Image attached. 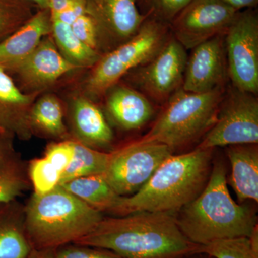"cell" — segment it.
I'll return each mask as SVG.
<instances>
[{
	"label": "cell",
	"instance_id": "17",
	"mask_svg": "<svg viewBox=\"0 0 258 258\" xmlns=\"http://www.w3.org/2000/svg\"><path fill=\"white\" fill-rule=\"evenodd\" d=\"M38 93H25L14 80L0 68V128L20 140L33 137L30 125V113Z\"/></svg>",
	"mask_w": 258,
	"mask_h": 258
},
{
	"label": "cell",
	"instance_id": "13",
	"mask_svg": "<svg viewBox=\"0 0 258 258\" xmlns=\"http://www.w3.org/2000/svg\"><path fill=\"white\" fill-rule=\"evenodd\" d=\"M60 53L51 35L9 74L25 93H38L52 87L66 74L78 70Z\"/></svg>",
	"mask_w": 258,
	"mask_h": 258
},
{
	"label": "cell",
	"instance_id": "22",
	"mask_svg": "<svg viewBox=\"0 0 258 258\" xmlns=\"http://www.w3.org/2000/svg\"><path fill=\"white\" fill-rule=\"evenodd\" d=\"M60 186L102 213H113L121 198L108 184L102 174L78 178Z\"/></svg>",
	"mask_w": 258,
	"mask_h": 258
},
{
	"label": "cell",
	"instance_id": "12",
	"mask_svg": "<svg viewBox=\"0 0 258 258\" xmlns=\"http://www.w3.org/2000/svg\"><path fill=\"white\" fill-rule=\"evenodd\" d=\"M86 13L96 26L101 55L130 40L148 18L136 0H86Z\"/></svg>",
	"mask_w": 258,
	"mask_h": 258
},
{
	"label": "cell",
	"instance_id": "15",
	"mask_svg": "<svg viewBox=\"0 0 258 258\" xmlns=\"http://www.w3.org/2000/svg\"><path fill=\"white\" fill-rule=\"evenodd\" d=\"M68 117L71 139L98 150L111 145L114 136L106 117L83 93L70 101Z\"/></svg>",
	"mask_w": 258,
	"mask_h": 258
},
{
	"label": "cell",
	"instance_id": "18",
	"mask_svg": "<svg viewBox=\"0 0 258 258\" xmlns=\"http://www.w3.org/2000/svg\"><path fill=\"white\" fill-rule=\"evenodd\" d=\"M105 95L108 116L123 130L142 128L154 114V109L151 102L144 93L133 88L116 83Z\"/></svg>",
	"mask_w": 258,
	"mask_h": 258
},
{
	"label": "cell",
	"instance_id": "29",
	"mask_svg": "<svg viewBox=\"0 0 258 258\" xmlns=\"http://www.w3.org/2000/svg\"><path fill=\"white\" fill-rule=\"evenodd\" d=\"M192 0H136L142 14L169 24Z\"/></svg>",
	"mask_w": 258,
	"mask_h": 258
},
{
	"label": "cell",
	"instance_id": "2",
	"mask_svg": "<svg viewBox=\"0 0 258 258\" xmlns=\"http://www.w3.org/2000/svg\"><path fill=\"white\" fill-rule=\"evenodd\" d=\"M180 230L198 245L222 239L249 237L257 227L255 210L234 201L222 161H213L208 183L193 201L176 213Z\"/></svg>",
	"mask_w": 258,
	"mask_h": 258
},
{
	"label": "cell",
	"instance_id": "27",
	"mask_svg": "<svg viewBox=\"0 0 258 258\" xmlns=\"http://www.w3.org/2000/svg\"><path fill=\"white\" fill-rule=\"evenodd\" d=\"M198 253L212 258H258V249L253 247L249 237L222 239L199 245Z\"/></svg>",
	"mask_w": 258,
	"mask_h": 258
},
{
	"label": "cell",
	"instance_id": "23",
	"mask_svg": "<svg viewBox=\"0 0 258 258\" xmlns=\"http://www.w3.org/2000/svg\"><path fill=\"white\" fill-rule=\"evenodd\" d=\"M51 20V36L64 58L79 69L93 68L101 57V54L79 40L71 25L58 20Z\"/></svg>",
	"mask_w": 258,
	"mask_h": 258
},
{
	"label": "cell",
	"instance_id": "6",
	"mask_svg": "<svg viewBox=\"0 0 258 258\" xmlns=\"http://www.w3.org/2000/svg\"><path fill=\"white\" fill-rule=\"evenodd\" d=\"M169 30V24L148 18L130 40L101 55L83 82V94L93 101L104 96L123 76L159 52Z\"/></svg>",
	"mask_w": 258,
	"mask_h": 258
},
{
	"label": "cell",
	"instance_id": "20",
	"mask_svg": "<svg viewBox=\"0 0 258 258\" xmlns=\"http://www.w3.org/2000/svg\"><path fill=\"white\" fill-rule=\"evenodd\" d=\"M24 220V206L18 200L0 204V258L28 257L32 248Z\"/></svg>",
	"mask_w": 258,
	"mask_h": 258
},
{
	"label": "cell",
	"instance_id": "8",
	"mask_svg": "<svg viewBox=\"0 0 258 258\" xmlns=\"http://www.w3.org/2000/svg\"><path fill=\"white\" fill-rule=\"evenodd\" d=\"M223 98L215 123L198 148L214 149L258 143V101L255 95L234 88Z\"/></svg>",
	"mask_w": 258,
	"mask_h": 258
},
{
	"label": "cell",
	"instance_id": "9",
	"mask_svg": "<svg viewBox=\"0 0 258 258\" xmlns=\"http://www.w3.org/2000/svg\"><path fill=\"white\" fill-rule=\"evenodd\" d=\"M225 49L228 74L234 88L258 91V15L254 8L237 12L227 29Z\"/></svg>",
	"mask_w": 258,
	"mask_h": 258
},
{
	"label": "cell",
	"instance_id": "31",
	"mask_svg": "<svg viewBox=\"0 0 258 258\" xmlns=\"http://www.w3.org/2000/svg\"><path fill=\"white\" fill-rule=\"evenodd\" d=\"M74 156V141L68 139L49 144L45 149L44 157L62 174L71 164Z\"/></svg>",
	"mask_w": 258,
	"mask_h": 258
},
{
	"label": "cell",
	"instance_id": "26",
	"mask_svg": "<svg viewBox=\"0 0 258 258\" xmlns=\"http://www.w3.org/2000/svg\"><path fill=\"white\" fill-rule=\"evenodd\" d=\"M37 10L28 0H0V42L23 26Z\"/></svg>",
	"mask_w": 258,
	"mask_h": 258
},
{
	"label": "cell",
	"instance_id": "19",
	"mask_svg": "<svg viewBox=\"0 0 258 258\" xmlns=\"http://www.w3.org/2000/svg\"><path fill=\"white\" fill-rule=\"evenodd\" d=\"M231 166L230 182L240 203L258 201L257 144L227 147Z\"/></svg>",
	"mask_w": 258,
	"mask_h": 258
},
{
	"label": "cell",
	"instance_id": "32",
	"mask_svg": "<svg viewBox=\"0 0 258 258\" xmlns=\"http://www.w3.org/2000/svg\"><path fill=\"white\" fill-rule=\"evenodd\" d=\"M55 254L57 258H123L108 249L76 244L56 249Z\"/></svg>",
	"mask_w": 258,
	"mask_h": 258
},
{
	"label": "cell",
	"instance_id": "30",
	"mask_svg": "<svg viewBox=\"0 0 258 258\" xmlns=\"http://www.w3.org/2000/svg\"><path fill=\"white\" fill-rule=\"evenodd\" d=\"M47 10L51 18L71 25L78 17L86 13V0H48Z\"/></svg>",
	"mask_w": 258,
	"mask_h": 258
},
{
	"label": "cell",
	"instance_id": "16",
	"mask_svg": "<svg viewBox=\"0 0 258 258\" xmlns=\"http://www.w3.org/2000/svg\"><path fill=\"white\" fill-rule=\"evenodd\" d=\"M50 11L38 9L16 31L0 42V68L10 74L36 49L42 39L51 35Z\"/></svg>",
	"mask_w": 258,
	"mask_h": 258
},
{
	"label": "cell",
	"instance_id": "10",
	"mask_svg": "<svg viewBox=\"0 0 258 258\" xmlns=\"http://www.w3.org/2000/svg\"><path fill=\"white\" fill-rule=\"evenodd\" d=\"M169 38L150 60L126 74L131 82L157 101H165L181 88L187 62L186 49L173 35Z\"/></svg>",
	"mask_w": 258,
	"mask_h": 258
},
{
	"label": "cell",
	"instance_id": "11",
	"mask_svg": "<svg viewBox=\"0 0 258 258\" xmlns=\"http://www.w3.org/2000/svg\"><path fill=\"white\" fill-rule=\"evenodd\" d=\"M237 12L218 0H192L170 23L172 35L185 49H193L224 35Z\"/></svg>",
	"mask_w": 258,
	"mask_h": 258
},
{
	"label": "cell",
	"instance_id": "36",
	"mask_svg": "<svg viewBox=\"0 0 258 258\" xmlns=\"http://www.w3.org/2000/svg\"><path fill=\"white\" fill-rule=\"evenodd\" d=\"M27 258H57L55 249H32Z\"/></svg>",
	"mask_w": 258,
	"mask_h": 258
},
{
	"label": "cell",
	"instance_id": "4",
	"mask_svg": "<svg viewBox=\"0 0 258 258\" xmlns=\"http://www.w3.org/2000/svg\"><path fill=\"white\" fill-rule=\"evenodd\" d=\"M24 212L27 237L32 248L37 249L74 244L94 230L104 217L60 185L45 195L33 193Z\"/></svg>",
	"mask_w": 258,
	"mask_h": 258
},
{
	"label": "cell",
	"instance_id": "5",
	"mask_svg": "<svg viewBox=\"0 0 258 258\" xmlns=\"http://www.w3.org/2000/svg\"><path fill=\"white\" fill-rule=\"evenodd\" d=\"M223 97L222 87L203 93L180 88L141 139L165 144L173 150L195 142L215 123Z\"/></svg>",
	"mask_w": 258,
	"mask_h": 258
},
{
	"label": "cell",
	"instance_id": "7",
	"mask_svg": "<svg viewBox=\"0 0 258 258\" xmlns=\"http://www.w3.org/2000/svg\"><path fill=\"white\" fill-rule=\"evenodd\" d=\"M173 154V149L161 143L139 139L109 152L102 175L120 196L138 191L159 166Z\"/></svg>",
	"mask_w": 258,
	"mask_h": 258
},
{
	"label": "cell",
	"instance_id": "3",
	"mask_svg": "<svg viewBox=\"0 0 258 258\" xmlns=\"http://www.w3.org/2000/svg\"><path fill=\"white\" fill-rule=\"evenodd\" d=\"M214 149H196L167 158L147 183L135 193L121 196L113 215L134 212L176 213L193 201L206 186L212 167Z\"/></svg>",
	"mask_w": 258,
	"mask_h": 258
},
{
	"label": "cell",
	"instance_id": "34",
	"mask_svg": "<svg viewBox=\"0 0 258 258\" xmlns=\"http://www.w3.org/2000/svg\"><path fill=\"white\" fill-rule=\"evenodd\" d=\"M15 138L13 134L0 128V162L17 154L14 146Z\"/></svg>",
	"mask_w": 258,
	"mask_h": 258
},
{
	"label": "cell",
	"instance_id": "25",
	"mask_svg": "<svg viewBox=\"0 0 258 258\" xmlns=\"http://www.w3.org/2000/svg\"><path fill=\"white\" fill-rule=\"evenodd\" d=\"M28 167L18 153L0 162V204L18 200L30 188Z\"/></svg>",
	"mask_w": 258,
	"mask_h": 258
},
{
	"label": "cell",
	"instance_id": "1",
	"mask_svg": "<svg viewBox=\"0 0 258 258\" xmlns=\"http://www.w3.org/2000/svg\"><path fill=\"white\" fill-rule=\"evenodd\" d=\"M74 244L108 249L123 258H185L198 253L199 247L180 230L175 213L166 212L104 217Z\"/></svg>",
	"mask_w": 258,
	"mask_h": 258
},
{
	"label": "cell",
	"instance_id": "37",
	"mask_svg": "<svg viewBox=\"0 0 258 258\" xmlns=\"http://www.w3.org/2000/svg\"><path fill=\"white\" fill-rule=\"evenodd\" d=\"M33 3L38 9H47L48 0H28Z\"/></svg>",
	"mask_w": 258,
	"mask_h": 258
},
{
	"label": "cell",
	"instance_id": "33",
	"mask_svg": "<svg viewBox=\"0 0 258 258\" xmlns=\"http://www.w3.org/2000/svg\"><path fill=\"white\" fill-rule=\"evenodd\" d=\"M71 26L73 32L79 40L99 52L96 26L92 18L87 13H83L78 17Z\"/></svg>",
	"mask_w": 258,
	"mask_h": 258
},
{
	"label": "cell",
	"instance_id": "28",
	"mask_svg": "<svg viewBox=\"0 0 258 258\" xmlns=\"http://www.w3.org/2000/svg\"><path fill=\"white\" fill-rule=\"evenodd\" d=\"M28 175L35 195H45L60 185L61 173L44 157L30 161Z\"/></svg>",
	"mask_w": 258,
	"mask_h": 258
},
{
	"label": "cell",
	"instance_id": "38",
	"mask_svg": "<svg viewBox=\"0 0 258 258\" xmlns=\"http://www.w3.org/2000/svg\"><path fill=\"white\" fill-rule=\"evenodd\" d=\"M185 258H212L210 256L207 255V254L203 253H196L191 254V255L188 256V257Z\"/></svg>",
	"mask_w": 258,
	"mask_h": 258
},
{
	"label": "cell",
	"instance_id": "35",
	"mask_svg": "<svg viewBox=\"0 0 258 258\" xmlns=\"http://www.w3.org/2000/svg\"><path fill=\"white\" fill-rule=\"evenodd\" d=\"M229 5L237 11L255 8L258 4V0H218Z\"/></svg>",
	"mask_w": 258,
	"mask_h": 258
},
{
	"label": "cell",
	"instance_id": "14",
	"mask_svg": "<svg viewBox=\"0 0 258 258\" xmlns=\"http://www.w3.org/2000/svg\"><path fill=\"white\" fill-rule=\"evenodd\" d=\"M224 35H217L194 47L187 59L182 88L203 93L222 87L226 76Z\"/></svg>",
	"mask_w": 258,
	"mask_h": 258
},
{
	"label": "cell",
	"instance_id": "21",
	"mask_svg": "<svg viewBox=\"0 0 258 258\" xmlns=\"http://www.w3.org/2000/svg\"><path fill=\"white\" fill-rule=\"evenodd\" d=\"M32 135L58 141L71 139L64 123L62 103L55 95L45 93L37 97L30 113Z\"/></svg>",
	"mask_w": 258,
	"mask_h": 258
},
{
	"label": "cell",
	"instance_id": "24",
	"mask_svg": "<svg viewBox=\"0 0 258 258\" xmlns=\"http://www.w3.org/2000/svg\"><path fill=\"white\" fill-rule=\"evenodd\" d=\"M74 141V158L61 174L60 185L78 178L103 174L108 164L109 152L93 149Z\"/></svg>",
	"mask_w": 258,
	"mask_h": 258
}]
</instances>
